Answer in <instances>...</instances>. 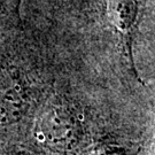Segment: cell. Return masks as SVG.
Wrapping results in <instances>:
<instances>
[{
    "instance_id": "6da1fadb",
    "label": "cell",
    "mask_w": 155,
    "mask_h": 155,
    "mask_svg": "<svg viewBox=\"0 0 155 155\" xmlns=\"http://www.w3.org/2000/svg\"><path fill=\"white\" fill-rule=\"evenodd\" d=\"M50 92L30 48L0 41V143L24 144Z\"/></svg>"
},
{
    "instance_id": "7a4b0ae2",
    "label": "cell",
    "mask_w": 155,
    "mask_h": 155,
    "mask_svg": "<svg viewBox=\"0 0 155 155\" xmlns=\"http://www.w3.org/2000/svg\"><path fill=\"white\" fill-rule=\"evenodd\" d=\"M107 12L123 45V53L127 58L133 75L137 77L132 56L133 36L138 21V1L137 0H107Z\"/></svg>"
},
{
    "instance_id": "3957f363",
    "label": "cell",
    "mask_w": 155,
    "mask_h": 155,
    "mask_svg": "<svg viewBox=\"0 0 155 155\" xmlns=\"http://www.w3.org/2000/svg\"><path fill=\"white\" fill-rule=\"evenodd\" d=\"M21 2L22 0H0V38L18 25Z\"/></svg>"
},
{
    "instance_id": "277c9868",
    "label": "cell",
    "mask_w": 155,
    "mask_h": 155,
    "mask_svg": "<svg viewBox=\"0 0 155 155\" xmlns=\"http://www.w3.org/2000/svg\"><path fill=\"white\" fill-rule=\"evenodd\" d=\"M76 155H127L121 146L107 139H98L84 147Z\"/></svg>"
},
{
    "instance_id": "5b68a950",
    "label": "cell",
    "mask_w": 155,
    "mask_h": 155,
    "mask_svg": "<svg viewBox=\"0 0 155 155\" xmlns=\"http://www.w3.org/2000/svg\"><path fill=\"white\" fill-rule=\"evenodd\" d=\"M20 145L0 143V155H18Z\"/></svg>"
},
{
    "instance_id": "8992f818",
    "label": "cell",
    "mask_w": 155,
    "mask_h": 155,
    "mask_svg": "<svg viewBox=\"0 0 155 155\" xmlns=\"http://www.w3.org/2000/svg\"><path fill=\"white\" fill-rule=\"evenodd\" d=\"M18 155H46L43 154V153H39V152H36V150H31V148H28L23 145H20V154Z\"/></svg>"
},
{
    "instance_id": "52a82bcc",
    "label": "cell",
    "mask_w": 155,
    "mask_h": 155,
    "mask_svg": "<svg viewBox=\"0 0 155 155\" xmlns=\"http://www.w3.org/2000/svg\"><path fill=\"white\" fill-rule=\"evenodd\" d=\"M150 155H155V137L153 139L152 145H150Z\"/></svg>"
}]
</instances>
